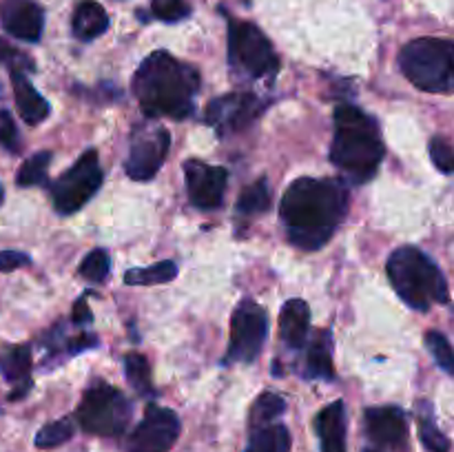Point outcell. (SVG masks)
<instances>
[{
    "label": "cell",
    "mask_w": 454,
    "mask_h": 452,
    "mask_svg": "<svg viewBox=\"0 0 454 452\" xmlns=\"http://www.w3.org/2000/svg\"><path fill=\"white\" fill-rule=\"evenodd\" d=\"M168 146H171V136L164 127L149 124V127L137 129L131 137V149L124 162L129 177L137 182L151 180L167 160Z\"/></svg>",
    "instance_id": "obj_10"
},
{
    "label": "cell",
    "mask_w": 454,
    "mask_h": 452,
    "mask_svg": "<svg viewBox=\"0 0 454 452\" xmlns=\"http://www.w3.org/2000/svg\"><path fill=\"white\" fill-rule=\"evenodd\" d=\"M304 375L309 379H335V366H333V337L328 331H319L306 350Z\"/></svg>",
    "instance_id": "obj_20"
},
{
    "label": "cell",
    "mask_w": 454,
    "mask_h": 452,
    "mask_svg": "<svg viewBox=\"0 0 454 452\" xmlns=\"http://www.w3.org/2000/svg\"><path fill=\"white\" fill-rule=\"evenodd\" d=\"M366 433L377 446L403 452L408 448V419L402 408L380 406L366 410Z\"/></svg>",
    "instance_id": "obj_14"
},
{
    "label": "cell",
    "mask_w": 454,
    "mask_h": 452,
    "mask_svg": "<svg viewBox=\"0 0 454 452\" xmlns=\"http://www.w3.org/2000/svg\"><path fill=\"white\" fill-rule=\"evenodd\" d=\"M322 452H346V408L344 401H333L315 419Z\"/></svg>",
    "instance_id": "obj_17"
},
{
    "label": "cell",
    "mask_w": 454,
    "mask_h": 452,
    "mask_svg": "<svg viewBox=\"0 0 454 452\" xmlns=\"http://www.w3.org/2000/svg\"><path fill=\"white\" fill-rule=\"evenodd\" d=\"M124 372H127V379L137 393H149L151 390V368L142 355L129 353L124 357Z\"/></svg>",
    "instance_id": "obj_29"
},
{
    "label": "cell",
    "mask_w": 454,
    "mask_h": 452,
    "mask_svg": "<svg viewBox=\"0 0 454 452\" xmlns=\"http://www.w3.org/2000/svg\"><path fill=\"white\" fill-rule=\"evenodd\" d=\"M31 257L20 251H0V273H12V270L29 266Z\"/></svg>",
    "instance_id": "obj_35"
},
{
    "label": "cell",
    "mask_w": 454,
    "mask_h": 452,
    "mask_svg": "<svg viewBox=\"0 0 454 452\" xmlns=\"http://www.w3.org/2000/svg\"><path fill=\"white\" fill-rule=\"evenodd\" d=\"M264 111V102L253 93H229L213 100L207 109V124L220 136L239 133Z\"/></svg>",
    "instance_id": "obj_12"
},
{
    "label": "cell",
    "mask_w": 454,
    "mask_h": 452,
    "mask_svg": "<svg viewBox=\"0 0 454 452\" xmlns=\"http://www.w3.org/2000/svg\"><path fill=\"white\" fill-rule=\"evenodd\" d=\"M51 164V153L49 151H40V153L31 155L29 160L22 162L18 168L16 184L18 186H38L47 182V168Z\"/></svg>",
    "instance_id": "obj_26"
},
{
    "label": "cell",
    "mask_w": 454,
    "mask_h": 452,
    "mask_svg": "<svg viewBox=\"0 0 454 452\" xmlns=\"http://www.w3.org/2000/svg\"><path fill=\"white\" fill-rule=\"evenodd\" d=\"M0 372L9 384H13L9 399L16 401L31 390V348L27 344L4 346L0 350Z\"/></svg>",
    "instance_id": "obj_16"
},
{
    "label": "cell",
    "mask_w": 454,
    "mask_h": 452,
    "mask_svg": "<svg viewBox=\"0 0 454 452\" xmlns=\"http://www.w3.org/2000/svg\"><path fill=\"white\" fill-rule=\"evenodd\" d=\"M0 146H4V149L12 151V153L20 151L16 122H13V118L9 111H0Z\"/></svg>",
    "instance_id": "obj_34"
},
{
    "label": "cell",
    "mask_w": 454,
    "mask_h": 452,
    "mask_svg": "<svg viewBox=\"0 0 454 452\" xmlns=\"http://www.w3.org/2000/svg\"><path fill=\"white\" fill-rule=\"evenodd\" d=\"M151 9H153V16L164 22L184 20L191 13L186 0H151Z\"/></svg>",
    "instance_id": "obj_32"
},
{
    "label": "cell",
    "mask_w": 454,
    "mask_h": 452,
    "mask_svg": "<svg viewBox=\"0 0 454 452\" xmlns=\"http://www.w3.org/2000/svg\"><path fill=\"white\" fill-rule=\"evenodd\" d=\"M198 89V69L167 51L151 53L133 75V96L149 118H189Z\"/></svg>",
    "instance_id": "obj_2"
},
{
    "label": "cell",
    "mask_w": 454,
    "mask_h": 452,
    "mask_svg": "<svg viewBox=\"0 0 454 452\" xmlns=\"http://www.w3.org/2000/svg\"><path fill=\"white\" fill-rule=\"evenodd\" d=\"M71 319H74V323H78V326H87V323H91L93 317H91V310H89V304H87V295H82L78 301H75Z\"/></svg>",
    "instance_id": "obj_37"
},
{
    "label": "cell",
    "mask_w": 454,
    "mask_h": 452,
    "mask_svg": "<svg viewBox=\"0 0 454 452\" xmlns=\"http://www.w3.org/2000/svg\"><path fill=\"white\" fill-rule=\"evenodd\" d=\"M348 211V191L335 180L300 177L282 198L284 230L291 244L317 251L335 235Z\"/></svg>",
    "instance_id": "obj_1"
},
{
    "label": "cell",
    "mask_w": 454,
    "mask_h": 452,
    "mask_svg": "<svg viewBox=\"0 0 454 452\" xmlns=\"http://www.w3.org/2000/svg\"><path fill=\"white\" fill-rule=\"evenodd\" d=\"M111 270V257L105 248H93L80 264L78 273L89 282H105Z\"/></svg>",
    "instance_id": "obj_30"
},
{
    "label": "cell",
    "mask_w": 454,
    "mask_h": 452,
    "mask_svg": "<svg viewBox=\"0 0 454 452\" xmlns=\"http://www.w3.org/2000/svg\"><path fill=\"white\" fill-rule=\"evenodd\" d=\"M286 410V401H284L279 394L275 393H264L255 399L251 408V415H248V424L251 430L262 428V425H270V421L278 419L282 412Z\"/></svg>",
    "instance_id": "obj_24"
},
{
    "label": "cell",
    "mask_w": 454,
    "mask_h": 452,
    "mask_svg": "<svg viewBox=\"0 0 454 452\" xmlns=\"http://www.w3.org/2000/svg\"><path fill=\"white\" fill-rule=\"evenodd\" d=\"M0 62H9V65L13 66V69H18V65H27L31 69V60L27 56H22L20 51H18V49H13L12 44L7 43V40H3L0 38ZM20 71V69H18Z\"/></svg>",
    "instance_id": "obj_36"
},
{
    "label": "cell",
    "mask_w": 454,
    "mask_h": 452,
    "mask_svg": "<svg viewBox=\"0 0 454 452\" xmlns=\"http://www.w3.org/2000/svg\"><path fill=\"white\" fill-rule=\"evenodd\" d=\"M426 346H428L430 355L437 362V366L443 372H448V375H454V350L450 341L446 339V335H442L439 331L426 332Z\"/></svg>",
    "instance_id": "obj_31"
},
{
    "label": "cell",
    "mask_w": 454,
    "mask_h": 452,
    "mask_svg": "<svg viewBox=\"0 0 454 452\" xmlns=\"http://www.w3.org/2000/svg\"><path fill=\"white\" fill-rule=\"evenodd\" d=\"M399 66L421 91L454 93V40H412L399 53Z\"/></svg>",
    "instance_id": "obj_5"
},
{
    "label": "cell",
    "mask_w": 454,
    "mask_h": 452,
    "mask_svg": "<svg viewBox=\"0 0 454 452\" xmlns=\"http://www.w3.org/2000/svg\"><path fill=\"white\" fill-rule=\"evenodd\" d=\"M229 62L255 80H270L279 71V58L264 31L253 22L229 20Z\"/></svg>",
    "instance_id": "obj_6"
},
{
    "label": "cell",
    "mask_w": 454,
    "mask_h": 452,
    "mask_svg": "<svg viewBox=\"0 0 454 452\" xmlns=\"http://www.w3.org/2000/svg\"><path fill=\"white\" fill-rule=\"evenodd\" d=\"M388 277L397 295L415 310L446 304L448 284L439 266L415 246H402L388 257Z\"/></svg>",
    "instance_id": "obj_4"
},
{
    "label": "cell",
    "mask_w": 454,
    "mask_h": 452,
    "mask_svg": "<svg viewBox=\"0 0 454 452\" xmlns=\"http://www.w3.org/2000/svg\"><path fill=\"white\" fill-rule=\"evenodd\" d=\"M71 437H74V424H71V419H58L38 430V434H35V446L43 448V450H49V448L62 446Z\"/></svg>",
    "instance_id": "obj_28"
},
{
    "label": "cell",
    "mask_w": 454,
    "mask_h": 452,
    "mask_svg": "<svg viewBox=\"0 0 454 452\" xmlns=\"http://www.w3.org/2000/svg\"><path fill=\"white\" fill-rule=\"evenodd\" d=\"M430 158L442 173H454V149L443 137L430 140Z\"/></svg>",
    "instance_id": "obj_33"
},
{
    "label": "cell",
    "mask_w": 454,
    "mask_h": 452,
    "mask_svg": "<svg viewBox=\"0 0 454 452\" xmlns=\"http://www.w3.org/2000/svg\"><path fill=\"white\" fill-rule=\"evenodd\" d=\"M177 275V264L176 261H158L153 266H146V269H131L124 275V282L131 284V286H151V284H167L171 282Z\"/></svg>",
    "instance_id": "obj_23"
},
{
    "label": "cell",
    "mask_w": 454,
    "mask_h": 452,
    "mask_svg": "<svg viewBox=\"0 0 454 452\" xmlns=\"http://www.w3.org/2000/svg\"><path fill=\"white\" fill-rule=\"evenodd\" d=\"M71 27H74L75 38L87 43V40H93L105 34L106 27H109V16H106L102 4H98L96 0H84V3L75 7Z\"/></svg>",
    "instance_id": "obj_21"
},
{
    "label": "cell",
    "mask_w": 454,
    "mask_h": 452,
    "mask_svg": "<svg viewBox=\"0 0 454 452\" xmlns=\"http://www.w3.org/2000/svg\"><path fill=\"white\" fill-rule=\"evenodd\" d=\"M310 328V308L304 300H288L279 313V335L288 348H301Z\"/></svg>",
    "instance_id": "obj_18"
},
{
    "label": "cell",
    "mask_w": 454,
    "mask_h": 452,
    "mask_svg": "<svg viewBox=\"0 0 454 452\" xmlns=\"http://www.w3.org/2000/svg\"><path fill=\"white\" fill-rule=\"evenodd\" d=\"M366 452H380V450H366Z\"/></svg>",
    "instance_id": "obj_39"
},
{
    "label": "cell",
    "mask_w": 454,
    "mask_h": 452,
    "mask_svg": "<svg viewBox=\"0 0 454 452\" xmlns=\"http://www.w3.org/2000/svg\"><path fill=\"white\" fill-rule=\"evenodd\" d=\"M102 180H105V173H102L98 153L96 151H84L78 162L67 168L51 184V199L56 211L60 215L78 213L96 195Z\"/></svg>",
    "instance_id": "obj_8"
},
{
    "label": "cell",
    "mask_w": 454,
    "mask_h": 452,
    "mask_svg": "<svg viewBox=\"0 0 454 452\" xmlns=\"http://www.w3.org/2000/svg\"><path fill=\"white\" fill-rule=\"evenodd\" d=\"M75 417L87 433L118 437L131 421V403L118 388L100 381L84 393Z\"/></svg>",
    "instance_id": "obj_7"
},
{
    "label": "cell",
    "mask_w": 454,
    "mask_h": 452,
    "mask_svg": "<svg viewBox=\"0 0 454 452\" xmlns=\"http://www.w3.org/2000/svg\"><path fill=\"white\" fill-rule=\"evenodd\" d=\"M12 84H13V97H16V106L20 118L27 124H40L49 115V102L40 96L29 82L22 71L12 69Z\"/></svg>",
    "instance_id": "obj_19"
},
{
    "label": "cell",
    "mask_w": 454,
    "mask_h": 452,
    "mask_svg": "<svg viewBox=\"0 0 454 452\" xmlns=\"http://www.w3.org/2000/svg\"><path fill=\"white\" fill-rule=\"evenodd\" d=\"M0 22L4 31L25 43H38L43 35L44 13L34 0H4L0 4Z\"/></svg>",
    "instance_id": "obj_15"
},
{
    "label": "cell",
    "mask_w": 454,
    "mask_h": 452,
    "mask_svg": "<svg viewBox=\"0 0 454 452\" xmlns=\"http://www.w3.org/2000/svg\"><path fill=\"white\" fill-rule=\"evenodd\" d=\"M419 437H421V443H424L430 452L450 450V439H448L446 434L437 428V424H434L428 406H424V410L419 412Z\"/></svg>",
    "instance_id": "obj_27"
},
{
    "label": "cell",
    "mask_w": 454,
    "mask_h": 452,
    "mask_svg": "<svg viewBox=\"0 0 454 452\" xmlns=\"http://www.w3.org/2000/svg\"><path fill=\"white\" fill-rule=\"evenodd\" d=\"M244 452H291V433L282 424L262 425L253 430Z\"/></svg>",
    "instance_id": "obj_22"
},
{
    "label": "cell",
    "mask_w": 454,
    "mask_h": 452,
    "mask_svg": "<svg viewBox=\"0 0 454 452\" xmlns=\"http://www.w3.org/2000/svg\"><path fill=\"white\" fill-rule=\"evenodd\" d=\"M269 332L266 310L253 300H244L231 319V344L226 353L229 363H248L260 355Z\"/></svg>",
    "instance_id": "obj_9"
},
{
    "label": "cell",
    "mask_w": 454,
    "mask_h": 452,
    "mask_svg": "<svg viewBox=\"0 0 454 452\" xmlns=\"http://www.w3.org/2000/svg\"><path fill=\"white\" fill-rule=\"evenodd\" d=\"M184 180L189 199L198 208H217L224 199L229 171L224 167H211L200 160H186Z\"/></svg>",
    "instance_id": "obj_13"
},
{
    "label": "cell",
    "mask_w": 454,
    "mask_h": 452,
    "mask_svg": "<svg viewBox=\"0 0 454 452\" xmlns=\"http://www.w3.org/2000/svg\"><path fill=\"white\" fill-rule=\"evenodd\" d=\"M3 199H4V191H3V186H0V204H3Z\"/></svg>",
    "instance_id": "obj_38"
},
{
    "label": "cell",
    "mask_w": 454,
    "mask_h": 452,
    "mask_svg": "<svg viewBox=\"0 0 454 452\" xmlns=\"http://www.w3.org/2000/svg\"><path fill=\"white\" fill-rule=\"evenodd\" d=\"M269 207L270 189L266 177H260V180L253 182L251 186H247L238 199V211L242 213V215H260V213H264Z\"/></svg>",
    "instance_id": "obj_25"
},
{
    "label": "cell",
    "mask_w": 454,
    "mask_h": 452,
    "mask_svg": "<svg viewBox=\"0 0 454 452\" xmlns=\"http://www.w3.org/2000/svg\"><path fill=\"white\" fill-rule=\"evenodd\" d=\"M180 437V419L173 410L149 406L127 441V452H168Z\"/></svg>",
    "instance_id": "obj_11"
},
{
    "label": "cell",
    "mask_w": 454,
    "mask_h": 452,
    "mask_svg": "<svg viewBox=\"0 0 454 452\" xmlns=\"http://www.w3.org/2000/svg\"><path fill=\"white\" fill-rule=\"evenodd\" d=\"M384 142L380 127L371 115L353 105L335 109V137L331 162L346 173L355 184L371 180L384 160Z\"/></svg>",
    "instance_id": "obj_3"
}]
</instances>
